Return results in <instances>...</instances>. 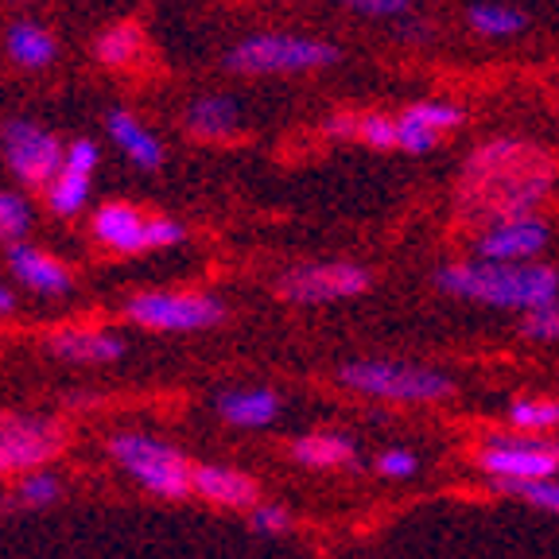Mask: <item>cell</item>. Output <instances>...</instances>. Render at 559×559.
<instances>
[{
  "label": "cell",
  "instance_id": "cb8c5ba5",
  "mask_svg": "<svg viewBox=\"0 0 559 559\" xmlns=\"http://www.w3.org/2000/svg\"><path fill=\"white\" fill-rule=\"evenodd\" d=\"M506 419L516 436L544 439V431H559V401L556 396H516L506 408Z\"/></svg>",
  "mask_w": 559,
  "mask_h": 559
},
{
  "label": "cell",
  "instance_id": "603a6c76",
  "mask_svg": "<svg viewBox=\"0 0 559 559\" xmlns=\"http://www.w3.org/2000/svg\"><path fill=\"white\" fill-rule=\"evenodd\" d=\"M466 27L481 39H516L528 32V12L513 9L506 0H474L466 4Z\"/></svg>",
  "mask_w": 559,
  "mask_h": 559
},
{
  "label": "cell",
  "instance_id": "8992f818",
  "mask_svg": "<svg viewBox=\"0 0 559 559\" xmlns=\"http://www.w3.org/2000/svg\"><path fill=\"white\" fill-rule=\"evenodd\" d=\"M474 466L493 478V486H528L559 478V439L540 436H493L478 447Z\"/></svg>",
  "mask_w": 559,
  "mask_h": 559
},
{
  "label": "cell",
  "instance_id": "4fadbf2b",
  "mask_svg": "<svg viewBox=\"0 0 559 559\" xmlns=\"http://www.w3.org/2000/svg\"><path fill=\"white\" fill-rule=\"evenodd\" d=\"M90 229L114 253H148V218L132 202H105V206H97Z\"/></svg>",
  "mask_w": 559,
  "mask_h": 559
},
{
  "label": "cell",
  "instance_id": "8fae6325",
  "mask_svg": "<svg viewBox=\"0 0 559 559\" xmlns=\"http://www.w3.org/2000/svg\"><path fill=\"white\" fill-rule=\"evenodd\" d=\"M551 245V226L544 214L489 222L474 234V257L493 264H533Z\"/></svg>",
  "mask_w": 559,
  "mask_h": 559
},
{
  "label": "cell",
  "instance_id": "7a4b0ae2",
  "mask_svg": "<svg viewBox=\"0 0 559 559\" xmlns=\"http://www.w3.org/2000/svg\"><path fill=\"white\" fill-rule=\"evenodd\" d=\"M443 296L463 299V304L493 307V311L528 314L536 307L559 304V269L544 261L533 264H493V261H447L431 272Z\"/></svg>",
  "mask_w": 559,
  "mask_h": 559
},
{
  "label": "cell",
  "instance_id": "9c48e42d",
  "mask_svg": "<svg viewBox=\"0 0 559 559\" xmlns=\"http://www.w3.org/2000/svg\"><path fill=\"white\" fill-rule=\"evenodd\" d=\"M124 314L144 331H206L226 319V304L202 292H140Z\"/></svg>",
  "mask_w": 559,
  "mask_h": 559
},
{
  "label": "cell",
  "instance_id": "4dcf8cb0",
  "mask_svg": "<svg viewBox=\"0 0 559 559\" xmlns=\"http://www.w3.org/2000/svg\"><path fill=\"white\" fill-rule=\"evenodd\" d=\"M334 4L366 20H408L416 12V0H334Z\"/></svg>",
  "mask_w": 559,
  "mask_h": 559
},
{
  "label": "cell",
  "instance_id": "3957f363",
  "mask_svg": "<svg viewBox=\"0 0 559 559\" xmlns=\"http://www.w3.org/2000/svg\"><path fill=\"white\" fill-rule=\"evenodd\" d=\"M338 384L366 401L408 404V408H431L454 396V377L447 369L408 358H354L338 366Z\"/></svg>",
  "mask_w": 559,
  "mask_h": 559
},
{
  "label": "cell",
  "instance_id": "d4e9b609",
  "mask_svg": "<svg viewBox=\"0 0 559 559\" xmlns=\"http://www.w3.org/2000/svg\"><path fill=\"white\" fill-rule=\"evenodd\" d=\"M90 187H94V175H82V171L62 167L59 179L44 191L47 210L59 214V218H74V214H82V206L90 202Z\"/></svg>",
  "mask_w": 559,
  "mask_h": 559
},
{
  "label": "cell",
  "instance_id": "1f68e13d",
  "mask_svg": "<svg viewBox=\"0 0 559 559\" xmlns=\"http://www.w3.org/2000/svg\"><path fill=\"white\" fill-rule=\"evenodd\" d=\"M16 493H20V501H24V506H51V501H59L62 486H59V478H55V474L35 471V474H27V478L20 481Z\"/></svg>",
  "mask_w": 559,
  "mask_h": 559
},
{
  "label": "cell",
  "instance_id": "f1b7e54d",
  "mask_svg": "<svg viewBox=\"0 0 559 559\" xmlns=\"http://www.w3.org/2000/svg\"><path fill=\"white\" fill-rule=\"evenodd\" d=\"M498 493L513 501H524V506L540 509V513H556L559 516V478L551 481H528V486H493Z\"/></svg>",
  "mask_w": 559,
  "mask_h": 559
},
{
  "label": "cell",
  "instance_id": "6da1fadb",
  "mask_svg": "<svg viewBox=\"0 0 559 559\" xmlns=\"http://www.w3.org/2000/svg\"><path fill=\"white\" fill-rule=\"evenodd\" d=\"M559 179V159L548 144L528 136H489L466 152L454 183V218L481 226L521 214H540Z\"/></svg>",
  "mask_w": 559,
  "mask_h": 559
},
{
  "label": "cell",
  "instance_id": "52a82bcc",
  "mask_svg": "<svg viewBox=\"0 0 559 559\" xmlns=\"http://www.w3.org/2000/svg\"><path fill=\"white\" fill-rule=\"evenodd\" d=\"M373 288V272L354 261H311L296 264L280 276L276 292L296 307H323L342 304V299H358Z\"/></svg>",
  "mask_w": 559,
  "mask_h": 559
},
{
  "label": "cell",
  "instance_id": "ac0fdd59",
  "mask_svg": "<svg viewBox=\"0 0 559 559\" xmlns=\"http://www.w3.org/2000/svg\"><path fill=\"white\" fill-rule=\"evenodd\" d=\"M183 121H187V132H191V136L214 144V140H234L245 124V114L229 94H206V97H194V102L187 105Z\"/></svg>",
  "mask_w": 559,
  "mask_h": 559
},
{
  "label": "cell",
  "instance_id": "7402d4cb",
  "mask_svg": "<svg viewBox=\"0 0 559 559\" xmlns=\"http://www.w3.org/2000/svg\"><path fill=\"white\" fill-rule=\"evenodd\" d=\"M4 51L16 67L24 70H44L55 62L59 55V44H55V35L47 32L44 24H35V20H16L4 35Z\"/></svg>",
  "mask_w": 559,
  "mask_h": 559
},
{
  "label": "cell",
  "instance_id": "2e32d148",
  "mask_svg": "<svg viewBox=\"0 0 559 559\" xmlns=\"http://www.w3.org/2000/svg\"><path fill=\"white\" fill-rule=\"evenodd\" d=\"M105 129H109V140L124 152L129 164H136L140 171H156L164 167V140L140 121L129 109H109L105 114Z\"/></svg>",
  "mask_w": 559,
  "mask_h": 559
},
{
  "label": "cell",
  "instance_id": "5b68a950",
  "mask_svg": "<svg viewBox=\"0 0 559 559\" xmlns=\"http://www.w3.org/2000/svg\"><path fill=\"white\" fill-rule=\"evenodd\" d=\"M109 454L117 459L124 474L140 481V486L167 501H183L194 493V466L183 451L159 443L152 436H136V431H124L109 443Z\"/></svg>",
  "mask_w": 559,
  "mask_h": 559
},
{
  "label": "cell",
  "instance_id": "7c38bea8",
  "mask_svg": "<svg viewBox=\"0 0 559 559\" xmlns=\"http://www.w3.org/2000/svg\"><path fill=\"white\" fill-rule=\"evenodd\" d=\"M463 124H466V109L447 102V97L408 102L396 114V152H404V156H428V152H436Z\"/></svg>",
  "mask_w": 559,
  "mask_h": 559
},
{
  "label": "cell",
  "instance_id": "836d02e7",
  "mask_svg": "<svg viewBox=\"0 0 559 559\" xmlns=\"http://www.w3.org/2000/svg\"><path fill=\"white\" fill-rule=\"evenodd\" d=\"M97 159H102V152H97V144L90 136H79L67 144V164L70 171H82V175H94L97 171Z\"/></svg>",
  "mask_w": 559,
  "mask_h": 559
},
{
  "label": "cell",
  "instance_id": "30bf717a",
  "mask_svg": "<svg viewBox=\"0 0 559 559\" xmlns=\"http://www.w3.org/2000/svg\"><path fill=\"white\" fill-rule=\"evenodd\" d=\"M62 447V428L51 419L20 416V412H0V478L12 474H35L51 463Z\"/></svg>",
  "mask_w": 559,
  "mask_h": 559
},
{
  "label": "cell",
  "instance_id": "e0dca14e",
  "mask_svg": "<svg viewBox=\"0 0 559 559\" xmlns=\"http://www.w3.org/2000/svg\"><path fill=\"white\" fill-rule=\"evenodd\" d=\"M47 346L59 358L82 361V366H102V361H117L124 354V342L102 326H59V331H51Z\"/></svg>",
  "mask_w": 559,
  "mask_h": 559
},
{
  "label": "cell",
  "instance_id": "e575fe53",
  "mask_svg": "<svg viewBox=\"0 0 559 559\" xmlns=\"http://www.w3.org/2000/svg\"><path fill=\"white\" fill-rule=\"evenodd\" d=\"M253 528L257 533H269V536H276V533H288L292 528V513L284 506H269V501H261V506L253 509Z\"/></svg>",
  "mask_w": 559,
  "mask_h": 559
},
{
  "label": "cell",
  "instance_id": "4316f807",
  "mask_svg": "<svg viewBox=\"0 0 559 559\" xmlns=\"http://www.w3.org/2000/svg\"><path fill=\"white\" fill-rule=\"evenodd\" d=\"M32 229V206L20 194L0 191V245H20Z\"/></svg>",
  "mask_w": 559,
  "mask_h": 559
},
{
  "label": "cell",
  "instance_id": "277c9868",
  "mask_svg": "<svg viewBox=\"0 0 559 559\" xmlns=\"http://www.w3.org/2000/svg\"><path fill=\"white\" fill-rule=\"evenodd\" d=\"M342 62V47L319 35H296V32H257L237 39L226 51L229 74H311Z\"/></svg>",
  "mask_w": 559,
  "mask_h": 559
},
{
  "label": "cell",
  "instance_id": "83f0119b",
  "mask_svg": "<svg viewBox=\"0 0 559 559\" xmlns=\"http://www.w3.org/2000/svg\"><path fill=\"white\" fill-rule=\"evenodd\" d=\"M516 331H521L524 342H533V346H559V304L536 307V311L521 314Z\"/></svg>",
  "mask_w": 559,
  "mask_h": 559
},
{
  "label": "cell",
  "instance_id": "d590c367",
  "mask_svg": "<svg viewBox=\"0 0 559 559\" xmlns=\"http://www.w3.org/2000/svg\"><path fill=\"white\" fill-rule=\"evenodd\" d=\"M12 307H16V299H12V292L4 288V284H0V314H9Z\"/></svg>",
  "mask_w": 559,
  "mask_h": 559
},
{
  "label": "cell",
  "instance_id": "d6a6232c",
  "mask_svg": "<svg viewBox=\"0 0 559 559\" xmlns=\"http://www.w3.org/2000/svg\"><path fill=\"white\" fill-rule=\"evenodd\" d=\"M187 241V226L183 222L167 218V214H152L148 218V253L156 249H175V245Z\"/></svg>",
  "mask_w": 559,
  "mask_h": 559
},
{
  "label": "cell",
  "instance_id": "f546056e",
  "mask_svg": "<svg viewBox=\"0 0 559 559\" xmlns=\"http://www.w3.org/2000/svg\"><path fill=\"white\" fill-rule=\"evenodd\" d=\"M373 466H377V474L389 481H412L424 463H419V454L412 451V447H389V451L377 454Z\"/></svg>",
  "mask_w": 559,
  "mask_h": 559
},
{
  "label": "cell",
  "instance_id": "484cf974",
  "mask_svg": "<svg viewBox=\"0 0 559 559\" xmlns=\"http://www.w3.org/2000/svg\"><path fill=\"white\" fill-rule=\"evenodd\" d=\"M97 62L109 70H121V67H132L144 51V35H140L136 24H117L109 32L97 35Z\"/></svg>",
  "mask_w": 559,
  "mask_h": 559
},
{
  "label": "cell",
  "instance_id": "5bb4252c",
  "mask_svg": "<svg viewBox=\"0 0 559 559\" xmlns=\"http://www.w3.org/2000/svg\"><path fill=\"white\" fill-rule=\"evenodd\" d=\"M194 493L210 506L222 509H257L261 506V486L249 474L234 471V466H194Z\"/></svg>",
  "mask_w": 559,
  "mask_h": 559
},
{
  "label": "cell",
  "instance_id": "ba28073f",
  "mask_svg": "<svg viewBox=\"0 0 559 559\" xmlns=\"http://www.w3.org/2000/svg\"><path fill=\"white\" fill-rule=\"evenodd\" d=\"M0 152L4 164L27 187H51L59 179L62 164H67V144L44 124L27 121V117H12L0 129Z\"/></svg>",
  "mask_w": 559,
  "mask_h": 559
},
{
  "label": "cell",
  "instance_id": "d6986e66",
  "mask_svg": "<svg viewBox=\"0 0 559 559\" xmlns=\"http://www.w3.org/2000/svg\"><path fill=\"white\" fill-rule=\"evenodd\" d=\"M292 459L307 471H346L358 463V439L346 431H311L292 439Z\"/></svg>",
  "mask_w": 559,
  "mask_h": 559
},
{
  "label": "cell",
  "instance_id": "ffe728a7",
  "mask_svg": "<svg viewBox=\"0 0 559 559\" xmlns=\"http://www.w3.org/2000/svg\"><path fill=\"white\" fill-rule=\"evenodd\" d=\"M326 136L358 140L373 152H396V114L381 109H361V114H334L326 117Z\"/></svg>",
  "mask_w": 559,
  "mask_h": 559
},
{
  "label": "cell",
  "instance_id": "44dd1931",
  "mask_svg": "<svg viewBox=\"0 0 559 559\" xmlns=\"http://www.w3.org/2000/svg\"><path fill=\"white\" fill-rule=\"evenodd\" d=\"M218 416L234 428H269L280 416V396L272 389H229L218 396Z\"/></svg>",
  "mask_w": 559,
  "mask_h": 559
},
{
  "label": "cell",
  "instance_id": "9a60e30c",
  "mask_svg": "<svg viewBox=\"0 0 559 559\" xmlns=\"http://www.w3.org/2000/svg\"><path fill=\"white\" fill-rule=\"evenodd\" d=\"M9 269L12 276L24 284V288L39 292V296H62V292L74 288V276L59 257L35 249V245H12L9 249Z\"/></svg>",
  "mask_w": 559,
  "mask_h": 559
}]
</instances>
